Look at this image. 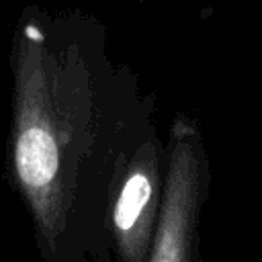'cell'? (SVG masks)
Masks as SVG:
<instances>
[{"label": "cell", "instance_id": "cell-1", "mask_svg": "<svg viewBox=\"0 0 262 262\" xmlns=\"http://www.w3.org/2000/svg\"><path fill=\"white\" fill-rule=\"evenodd\" d=\"M6 174L47 262L111 258L108 209L135 147L156 131V98L115 63L106 31L80 10L31 4L10 43Z\"/></svg>", "mask_w": 262, "mask_h": 262}, {"label": "cell", "instance_id": "cell-3", "mask_svg": "<svg viewBox=\"0 0 262 262\" xmlns=\"http://www.w3.org/2000/svg\"><path fill=\"white\" fill-rule=\"evenodd\" d=\"M164 168L166 143L156 129L129 156L115 184L108 209V233L115 260L149 262L160 213Z\"/></svg>", "mask_w": 262, "mask_h": 262}, {"label": "cell", "instance_id": "cell-2", "mask_svg": "<svg viewBox=\"0 0 262 262\" xmlns=\"http://www.w3.org/2000/svg\"><path fill=\"white\" fill-rule=\"evenodd\" d=\"M211 180L203 133L178 115L166 143V168L149 262H199V219Z\"/></svg>", "mask_w": 262, "mask_h": 262}]
</instances>
